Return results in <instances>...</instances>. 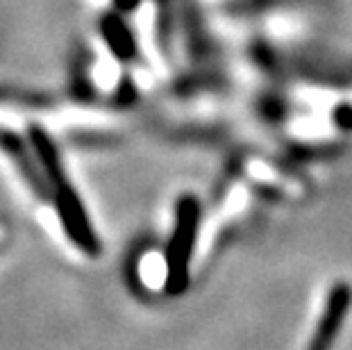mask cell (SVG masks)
<instances>
[{"label": "cell", "mask_w": 352, "mask_h": 350, "mask_svg": "<svg viewBox=\"0 0 352 350\" xmlns=\"http://www.w3.org/2000/svg\"><path fill=\"white\" fill-rule=\"evenodd\" d=\"M0 151L12 160V164L16 166L21 177L28 182V187L32 189L36 196L43 200H48L52 196V187H50L46 173H43L39 157L32 155L34 148L30 151L23 137H19L16 132H10V130H0Z\"/></svg>", "instance_id": "3"}, {"label": "cell", "mask_w": 352, "mask_h": 350, "mask_svg": "<svg viewBox=\"0 0 352 350\" xmlns=\"http://www.w3.org/2000/svg\"><path fill=\"white\" fill-rule=\"evenodd\" d=\"M102 34L109 43V48L114 50L118 57L130 59L134 55V50H137L134 48V39H132L130 30L123 25L121 19H116V17L102 19Z\"/></svg>", "instance_id": "5"}, {"label": "cell", "mask_w": 352, "mask_h": 350, "mask_svg": "<svg viewBox=\"0 0 352 350\" xmlns=\"http://www.w3.org/2000/svg\"><path fill=\"white\" fill-rule=\"evenodd\" d=\"M350 303H352V289L346 282H339L332 292L327 296V303H325V309H323V316H320L316 332H314V339L309 348L314 350H323L327 348L332 341L336 339L339 334L343 321H346V314L350 309Z\"/></svg>", "instance_id": "4"}, {"label": "cell", "mask_w": 352, "mask_h": 350, "mask_svg": "<svg viewBox=\"0 0 352 350\" xmlns=\"http://www.w3.org/2000/svg\"><path fill=\"white\" fill-rule=\"evenodd\" d=\"M198 221V200L184 196L177 203L175 228L166 248V292L170 296H179L189 285V259L193 252V243H196Z\"/></svg>", "instance_id": "1"}, {"label": "cell", "mask_w": 352, "mask_h": 350, "mask_svg": "<svg viewBox=\"0 0 352 350\" xmlns=\"http://www.w3.org/2000/svg\"><path fill=\"white\" fill-rule=\"evenodd\" d=\"M52 198H55V207L59 214V221H62V228L66 237L78 245L82 252L87 255H98L100 252V241L98 234L89 221V214L82 205V200L78 196V191L73 189V184L69 177H62V180L52 182Z\"/></svg>", "instance_id": "2"}]
</instances>
